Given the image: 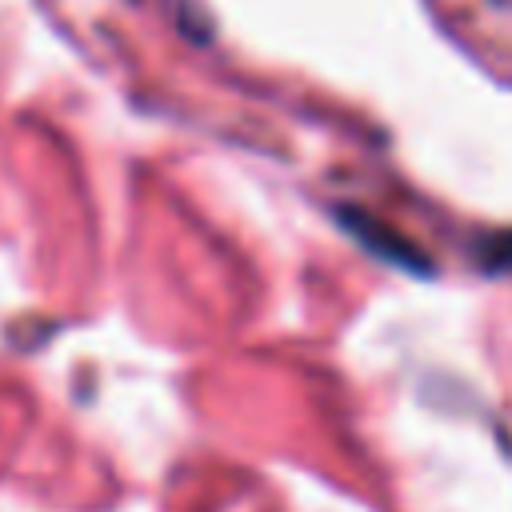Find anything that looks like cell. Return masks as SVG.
Returning a JSON list of instances; mask_svg holds the SVG:
<instances>
[{"label":"cell","mask_w":512,"mask_h":512,"mask_svg":"<svg viewBox=\"0 0 512 512\" xmlns=\"http://www.w3.org/2000/svg\"><path fill=\"white\" fill-rule=\"evenodd\" d=\"M488 256H492L496 268H512V232H508V236H496Z\"/></svg>","instance_id":"obj_1"}]
</instances>
